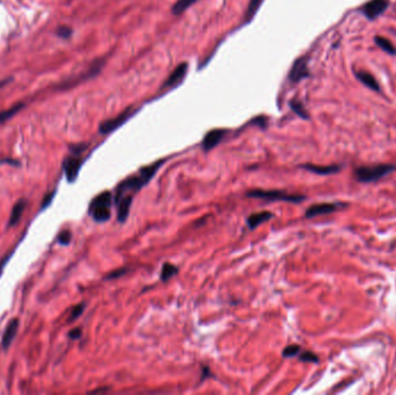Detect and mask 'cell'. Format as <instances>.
<instances>
[{
	"instance_id": "6da1fadb",
	"label": "cell",
	"mask_w": 396,
	"mask_h": 395,
	"mask_svg": "<svg viewBox=\"0 0 396 395\" xmlns=\"http://www.w3.org/2000/svg\"><path fill=\"white\" fill-rule=\"evenodd\" d=\"M114 203V196L110 191L106 190L94 197L88 207V213L96 223H106L111 217V205Z\"/></svg>"
},
{
	"instance_id": "7a4b0ae2",
	"label": "cell",
	"mask_w": 396,
	"mask_h": 395,
	"mask_svg": "<svg viewBox=\"0 0 396 395\" xmlns=\"http://www.w3.org/2000/svg\"><path fill=\"white\" fill-rule=\"evenodd\" d=\"M395 170L396 166L389 163L375 164V166H360L354 170L353 175L358 182L369 183L385 178L386 175L390 174Z\"/></svg>"
},
{
	"instance_id": "3957f363",
	"label": "cell",
	"mask_w": 396,
	"mask_h": 395,
	"mask_svg": "<svg viewBox=\"0 0 396 395\" xmlns=\"http://www.w3.org/2000/svg\"><path fill=\"white\" fill-rule=\"evenodd\" d=\"M250 199H259L270 202H288V203H301L306 200L303 195H290L282 190H263V189H254L247 192Z\"/></svg>"
},
{
	"instance_id": "277c9868",
	"label": "cell",
	"mask_w": 396,
	"mask_h": 395,
	"mask_svg": "<svg viewBox=\"0 0 396 395\" xmlns=\"http://www.w3.org/2000/svg\"><path fill=\"white\" fill-rule=\"evenodd\" d=\"M135 114H136V109L132 108V107L126 108L124 112H122L121 114L117 115L116 117L103 121L101 124L98 125V133L101 135H108L110 133H113V131H115L116 129H118L119 126L124 124L127 119L131 118Z\"/></svg>"
},
{
	"instance_id": "5b68a950",
	"label": "cell",
	"mask_w": 396,
	"mask_h": 395,
	"mask_svg": "<svg viewBox=\"0 0 396 395\" xmlns=\"http://www.w3.org/2000/svg\"><path fill=\"white\" fill-rule=\"evenodd\" d=\"M82 162L84 160L79 158V155H70V157H66L63 161V170L65 173L66 180L69 181L70 183H73L74 181L77 180L78 175H79L80 168L82 166Z\"/></svg>"
},
{
	"instance_id": "8992f818",
	"label": "cell",
	"mask_w": 396,
	"mask_h": 395,
	"mask_svg": "<svg viewBox=\"0 0 396 395\" xmlns=\"http://www.w3.org/2000/svg\"><path fill=\"white\" fill-rule=\"evenodd\" d=\"M346 207V204L343 203H319V204H314L312 207H309L306 210V213L305 216L306 218H314L317 216H322V215H328V213L335 212L338 209Z\"/></svg>"
},
{
	"instance_id": "52a82bcc",
	"label": "cell",
	"mask_w": 396,
	"mask_h": 395,
	"mask_svg": "<svg viewBox=\"0 0 396 395\" xmlns=\"http://www.w3.org/2000/svg\"><path fill=\"white\" fill-rule=\"evenodd\" d=\"M308 76L309 71L307 67V58L306 57H300V58L296 59L293 63V67L291 69L288 78H290V80L293 82V84H296V82L304 80L305 78H307Z\"/></svg>"
},
{
	"instance_id": "ba28073f",
	"label": "cell",
	"mask_w": 396,
	"mask_h": 395,
	"mask_svg": "<svg viewBox=\"0 0 396 395\" xmlns=\"http://www.w3.org/2000/svg\"><path fill=\"white\" fill-rule=\"evenodd\" d=\"M387 6H388V2H387V0H371V2L362 6L361 12L367 19L374 20L385 12Z\"/></svg>"
},
{
	"instance_id": "9c48e42d",
	"label": "cell",
	"mask_w": 396,
	"mask_h": 395,
	"mask_svg": "<svg viewBox=\"0 0 396 395\" xmlns=\"http://www.w3.org/2000/svg\"><path fill=\"white\" fill-rule=\"evenodd\" d=\"M227 131L225 129H213L205 135V137L202 142V147L205 152L211 151L214 149L218 144H220L222 141V138L225 137V135Z\"/></svg>"
},
{
	"instance_id": "30bf717a",
	"label": "cell",
	"mask_w": 396,
	"mask_h": 395,
	"mask_svg": "<svg viewBox=\"0 0 396 395\" xmlns=\"http://www.w3.org/2000/svg\"><path fill=\"white\" fill-rule=\"evenodd\" d=\"M188 72V64L187 63H181L177 65L175 68L174 71H173L169 77L167 78V80L163 82L162 88H169V87H174V86H177L180 82H182V80L187 76Z\"/></svg>"
},
{
	"instance_id": "8fae6325",
	"label": "cell",
	"mask_w": 396,
	"mask_h": 395,
	"mask_svg": "<svg viewBox=\"0 0 396 395\" xmlns=\"http://www.w3.org/2000/svg\"><path fill=\"white\" fill-rule=\"evenodd\" d=\"M19 326H20V321L16 318L12 319L10 322H8L2 337V347L4 350H7V349L11 347V344L13 343L15 336L18 334Z\"/></svg>"
},
{
	"instance_id": "7c38bea8",
	"label": "cell",
	"mask_w": 396,
	"mask_h": 395,
	"mask_svg": "<svg viewBox=\"0 0 396 395\" xmlns=\"http://www.w3.org/2000/svg\"><path fill=\"white\" fill-rule=\"evenodd\" d=\"M132 200H134V196L132 195H125L123 196L121 200L115 203V205L117 207V220L118 223H125V220L127 219V216L130 213V209L132 205Z\"/></svg>"
},
{
	"instance_id": "4fadbf2b",
	"label": "cell",
	"mask_w": 396,
	"mask_h": 395,
	"mask_svg": "<svg viewBox=\"0 0 396 395\" xmlns=\"http://www.w3.org/2000/svg\"><path fill=\"white\" fill-rule=\"evenodd\" d=\"M27 207V201L26 200H19L16 203L14 204V207L11 210V215L10 218H8V223H7V227H14L15 225L19 224L20 219L23 215L24 210H26Z\"/></svg>"
},
{
	"instance_id": "5bb4252c",
	"label": "cell",
	"mask_w": 396,
	"mask_h": 395,
	"mask_svg": "<svg viewBox=\"0 0 396 395\" xmlns=\"http://www.w3.org/2000/svg\"><path fill=\"white\" fill-rule=\"evenodd\" d=\"M274 217L271 212L269 211H261V212H256L250 215L248 218H247V225L250 229H255L263 223H267L268 220H270L271 218Z\"/></svg>"
},
{
	"instance_id": "9a60e30c",
	"label": "cell",
	"mask_w": 396,
	"mask_h": 395,
	"mask_svg": "<svg viewBox=\"0 0 396 395\" xmlns=\"http://www.w3.org/2000/svg\"><path fill=\"white\" fill-rule=\"evenodd\" d=\"M305 170H307L312 173H315V174L319 175H330V174H335L338 171L341 170L340 166H315V164H303L301 166Z\"/></svg>"
},
{
	"instance_id": "2e32d148",
	"label": "cell",
	"mask_w": 396,
	"mask_h": 395,
	"mask_svg": "<svg viewBox=\"0 0 396 395\" xmlns=\"http://www.w3.org/2000/svg\"><path fill=\"white\" fill-rule=\"evenodd\" d=\"M356 77L369 88L375 90V92H379V90H380L378 81L375 80V78L372 75H370V73L364 72V71H358V72H356Z\"/></svg>"
},
{
	"instance_id": "e0dca14e",
	"label": "cell",
	"mask_w": 396,
	"mask_h": 395,
	"mask_svg": "<svg viewBox=\"0 0 396 395\" xmlns=\"http://www.w3.org/2000/svg\"><path fill=\"white\" fill-rule=\"evenodd\" d=\"M177 273H179V268L176 266L172 265V263H164L162 266L161 273H160V279L163 283H166L169 279L174 277Z\"/></svg>"
},
{
	"instance_id": "ac0fdd59",
	"label": "cell",
	"mask_w": 396,
	"mask_h": 395,
	"mask_svg": "<svg viewBox=\"0 0 396 395\" xmlns=\"http://www.w3.org/2000/svg\"><path fill=\"white\" fill-rule=\"evenodd\" d=\"M374 41H375V43H377L378 47L381 49V50H383L387 53H389V55H393V56L396 55V48L394 47V44L391 43L389 40L381 38V36H375Z\"/></svg>"
},
{
	"instance_id": "d6986e66",
	"label": "cell",
	"mask_w": 396,
	"mask_h": 395,
	"mask_svg": "<svg viewBox=\"0 0 396 395\" xmlns=\"http://www.w3.org/2000/svg\"><path fill=\"white\" fill-rule=\"evenodd\" d=\"M196 2L197 0H177V2L174 4V6L172 7L173 14L180 15L184 13V12L187 11L189 7H191Z\"/></svg>"
},
{
	"instance_id": "ffe728a7",
	"label": "cell",
	"mask_w": 396,
	"mask_h": 395,
	"mask_svg": "<svg viewBox=\"0 0 396 395\" xmlns=\"http://www.w3.org/2000/svg\"><path fill=\"white\" fill-rule=\"evenodd\" d=\"M263 3V0H250L248 4V7H247L246 14H245V20L246 22H250L251 19L254 18V15L257 13L258 8L261 7Z\"/></svg>"
},
{
	"instance_id": "44dd1931",
	"label": "cell",
	"mask_w": 396,
	"mask_h": 395,
	"mask_svg": "<svg viewBox=\"0 0 396 395\" xmlns=\"http://www.w3.org/2000/svg\"><path fill=\"white\" fill-rule=\"evenodd\" d=\"M24 107L23 104H19V105H15L12 107V108L10 109H6L4 110V112H0V124L4 122H6L7 119H10L14 116L15 114H18L20 110H21Z\"/></svg>"
},
{
	"instance_id": "7402d4cb",
	"label": "cell",
	"mask_w": 396,
	"mask_h": 395,
	"mask_svg": "<svg viewBox=\"0 0 396 395\" xmlns=\"http://www.w3.org/2000/svg\"><path fill=\"white\" fill-rule=\"evenodd\" d=\"M290 106H291L292 110H293V112H294L296 115H299V116H300L301 118H304V119H308V118H309L308 114H307V112H306V109L304 108V106L301 105L300 102H298V101H291Z\"/></svg>"
},
{
	"instance_id": "603a6c76",
	"label": "cell",
	"mask_w": 396,
	"mask_h": 395,
	"mask_svg": "<svg viewBox=\"0 0 396 395\" xmlns=\"http://www.w3.org/2000/svg\"><path fill=\"white\" fill-rule=\"evenodd\" d=\"M71 240H72V233L70 229H64V231H61L58 234V237H57V241H58V244L61 246H69L71 244Z\"/></svg>"
},
{
	"instance_id": "cb8c5ba5",
	"label": "cell",
	"mask_w": 396,
	"mask_h": 395,
	"mask_svg": "<svg viewBox=\"0 0 396 395\" xmlns=\"http://www.w3.org/2000/svg\"><path fill=\"white\" fill-rule=\"evenodd\" d=\"M86 308V304L85 303H81V304H78V305L74 306L72 308L71 311V314H70V318H69V322H72V321L77 320L79 316L82 315V313H84Z\"/></svg>"
},
{
	"instance_id": "d4e9b609",
	"label": "cell",
	"mask_w": 396,
	"mask_h": 395,
	"mask_svg": "<svg viewBox=\"0 0 396 395\" xmlns=\"http://www.w3.org/2000/svg\"><path fill=\"white\" fill-rule=\"evenodd\" d=\"M301 351V348L298 344H291L287 345V347L283 350V357L285 358H292L298 356Z\"/></svg>"
},
{
	"instance_id": "484cf974",
	"label": "cell",
	"mask_w": 396,
	"mask_h": 395,
	"mask_svg": "<svg viewBox=\"0 0 396 395\" xmlns=\"http://www.w3.org/2000/svg\"><path fill=\"white\" fill-rule=\"evenodd\" d=\"M299 359L301 361H306V363H317L319 361V358L311 351H304L299 355Z\"/></svg>"
},
{
	"instance_id": "4316f807",
	"label": "cell",
	"mask_w": 396,
	"mask_h": 395,
	"mask_svg": "<svg viewBox=\"0 0 396 395\" xmlns=\"http://www.w3.org/2000/svg\"><path fill=\"white\" fill-rule=\"evenodd\" d=\"M57 36H59L60 39H70L73 34V30L71 27L68 26H60L57 28Z\"/></svg>"
},
{
	"instance_id": "83f0119b",
	"label": "cell",
	"mask_w": 396,
	"mask_h": 395,
	"mask_svg": "<svg viewBox=\"0 0 396 395\" xmlns=\"http://www.w3.org/2000/svg\"><path fill=\"white\" fill-rule=\"evenodd\" d=\"M86 149H87V144H76V145L70 146V151L74 155H80Z\"/></svg>"
},
{
	"instance_id": "f1b7e54d",
	"label": "cell",
	"mask_w": 396,
	"mask_h": 395,
	"mask_svg": "<svg viewBox=\"0 0 396 395\" xmlns=\"http://www.w3.org/2000/svg\"><path fill=\"white\" fill-rule=\"evenodd\" d=\"M127 273V269L125 268H121V269H116L114 271H111V273H109L108 275H107L106 279H116V278H119L122 277L123 275H125Z\"/></svg>"
},
{
	"instance_id": "f546056e",
	"label": "cell",
	"mask_w": 396,
	"mask_h": 395,
	"mask_svg": "<svg viewBox=\"0 0 396 395\" xmlns=\"http://www.w3.org/2000/svg\"><path fill=\"white\" fill-rule=\"evenodd\" d=\"M56 196V190H52L51 192H49V194L45 195V197L42 201V207H41V209L44 210L45 208H48L49 205H50L52 203L53 201V197Z\"/></svg>"
},
{
	"instance_id": "4dcf8cb0",
	"label": "cell",
	"mask_w": 396,
	"mask_h": 395,
	"mask_svg": "<svg viewBox=\"0 0 396 395\" xmlns=\"http://www.w3.org/2000/svg\"><path fill=\"white\" fill-rule=\"evenodd\" d=\"M81 335H82V332H81L80 328H74V329H72V331H70V333H69V337L71 340H79Z\"/></svg>"
},
{
	"instance_id": "1f68e13d",
	"label": "cell",
	"mask_w": 396,
	"mask_h": 395,
	"mask_svg": "<svg viewBox=\"0 0 396 395\" xmlns=\"http://www.w3.org/2000/svg\"><path fill=\"white\" fill-rule=\"evenodd\" d=\"M11 255H12V253H11V254H8V255H6V256L4 257L2 261H0V276H2V274H3V271H4V268H5V266H6L7 261L11 258Z\"/></svg>"
},
{
	"instance_id": "d6a6232c",
	"label": "cell",
	"mask_w": 396,
	"mask_h": 395,
	"mask_svg": "<svg viewBox=\"0 0 396 395\" xmlns=\"http://www.w3.org/2000/svg\"><path fill=\"white\" fill-rule=\"evenodd\" d=\"M2 163H8V164H13V166H19L20 162L18 160H11V159H4L0 161Z\"/></svg>"
},
{
	"instance_id": "836d02e7",
	"label": "cell",
	"mask_w": 396,
	"mask_h": 395,
	"mask_svg": "<svg viewBox=\"0 0 396 395\" xmlns=\"http://www.w3.org/2000/svg\"><path fill=\"white\" fill-rule=\"evenodd\" d=\"M12 80V78H10V79H5V80H3V81H0V88H2L3 87V86H5L6 84H8V82H10Z\"/></svg>"
},
{
	"instance_id": "e575fe53",
	"label": "cell",
	"mask_w": 396,
	"mask_h": 395,
	"mask_svg": "<svg viewBox=\"0 0 396 395\" xmlns=\"http://www.w3.org/2000/svg\"><path fill=\"white\" fill-rule=\"evenodd\" d=\"M106 390H108V388H101V389H95L93 390L92 393H100V392H106Z\"/></svg>"
}]
</instances>
